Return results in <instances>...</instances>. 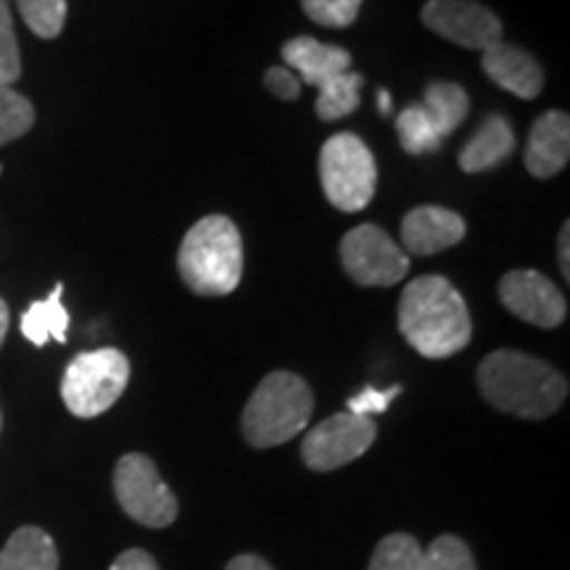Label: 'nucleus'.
I'll list each match as a JSON object with an SVG mask.
<instances>
[{"label": "nucleus", "instance_id": "12", "mask_svg": "<svg viewBox=\"0 0 570 570\" xmlns=\"http://www.w3.org/2000/svg\"><path fill=\"white\" fill-rule=\"evenodd\" d=\"M465 238V219L444 206H417L402 223V244L417 256H431Z\"/></svg>", "mask_w": 570, "mask_h": 570}, {"label": "nucleus", "instance_id": "22", "mask_svg": "<svg viewBox=\"0 0 570 570\" xmlns=\"http://www.w3.org/2000/svg\"><path fill=\"white\" fill-rule=\"evenodd\" d=\"M35 125V109L11 85H0V146L19 140Z\"/></svg>", "mask_w": 570, "mask_h": 570}, {"label": "nucleus", "instance_id": "14", "mask_svg": "<svg viewBox=\"0 0 570 570\" xmlns=\"http://www.w3.org/2000/svg\"><path fill=\"white\" fill-rule=\"evenodd\" d=\"M570 119L566 111H547L533 122L525 146V169L539 180L554 177L568 167Z\"/></svg>", "mask_w": 570, "mask_h": 570}, {"label": "nucleus", "instance_id": "31", "mask_svg": "<svg viewBox=\"0 0 570 570\" xmlns=\"http://www.w3.org/2000/svg\"><path fill=\"white\" fill-rule=\"evenodd\" d=\"M570 227L568 223L562 225L560 230V238H558V259H560V267H562V275H566V281L570 277V262H568V246H570Z\"/></svg>", "mask_w": 570, "mask_h": 570}, {"label": "nucleus", "instance_id": "30", "mask_svg": "<svg viewBox=\"0 0 570 570\" xmlns=\"http://www.w3.org/2000/svg\"><path fill=\"white\" fill-rule=\"evenodd\" d=\"M227 570H273L267 560H262L259 554H238V558L230 560Z\"/></svg>", "mask_w": 570, "mask_h": 570}, {"label": "nucleus", "instance_id": "20", "mask_svg": "<svg viewBox=\"0 0 570 570\" xmlns=\"http://www.w3.org/2000/svg\"><path fill=\"white\" fill-rule=\"evenodd\" d=\"M362 85H365V77L356 75V71H346V75L333 77L331 82L317 88V117L323 119V122H336V119H344L352 111H356Z\"/></svg>", "mask_w": 570, "mask_h": 570}, {"label": "nucleus", "instance_id": "21", "mask_svg": "<svg viewBox=\"0 0 570 570\" xmlns=\"http://www.w3.org/2000/svg\"><path fill=\"white\" fill-rule=\"evenodd\" d=\"M367 570H423V547L410 533H391L375 547Z\"/></svg>", "mask_w": 570, "mask_h": 570}, {"label": "nucleus", "instance_id": "11", "mask_svg": "<svg viewBox=\"0 0 570 570\" xmlns=\"http://www.w3.org/2000/svg\"><path fill=\"white\" fill-rule=\"evenodd\" d=\"M499 298L512 315L537 327H558L568 315L566 296L537 269H512L499 283Z\"/></svg>", "mask_w": 570, "mask_h": 570}, {"label": "nucleus", "instance_id": "8", "mask_svg": "<svg viewBox=\"0 0 570 570\" xmlns=\"http://www.w3.org/2000/svg\"><path fill=\"white\" fill-rule=\"evenodd\" d=\"M341 262L346 275L360 285L389 288L410 273L407 254L377 225H360L341 240Z\"/></svg>", "mask_w": 570, "mask_h": 570}, {"label": "nucleus", "instance_id": "34", "mask_svg": "<svg viewBox=\"0 0 570 570\" xmlns=\"http://www.w3.org/2000/svg\"><path fill=\"white\" fill-rule=\"evenodd\" d=\"M0 428H3V415H0Z\"/></svg>", "mask_w": 570, "mask_h": 570}, {"label": "nucleus", "instance_id": "6", "mask_svg": "<svg viewBox=\"0 0 570 570\" xmlns=\"http://www.w3.org/2000/svg\"><path fill=\"white\" fill-rule=\"evenodd\" d=\"M320 180L325 198L341 212H362L373 202L377 169L375 159L352 132H338L325 140L320 151Z\"/></svg>", "mask_w": 570, "mask_h": 570}, {"label": "nucleus", "instance_id": "28", "mask_svg": "<svg viewBox=\"0 0 570 570\" xmlns=\"http://www.w3.org/2000/svg\"><path fill=\"white\" fill-rule=\"evenodd\" d=\"M265 85L275 98H283V101H296L298 92H302V82H298V77L288 67L267 69Z\"/></svg>", "mask_w": 570, "mask_h": 570}, {"label": "nucleus", "instance_id": "29", "mask_svg": "<svg viewBox=\"0 0 570 570\" xmlns=\"http://www.w3.org/2000/svg\"><path fill=\"white\" fill-rule=\"evenodd\" d=\"M109 570H159L156 560L142 550H127L111 562Z\"/></svg>", "mask_w": 570, "mask_h": 570}, {"label": "nucleus", "instance_id": "10", "mask_svg": "<svg viewBox=\"0 0 570 570\" xmlns=\"http://www.w3.org/2000/svg\"><path fill=\"white\" fill-rule=\"evenodd\" d=\"M423 24L439 38L470 51H487L502 40V21L475 0H428L423 6Z\"/></svg>", "mask_w": 570, "mask_h": 570}, {"label": "nucleus", "instance_id": "13", "mask_svg": "<svg viewBox=\"0 0 570 570\" xmlns=\"http://www.w3.org/2000/svg\"><path fill=\"white\" fill-rule=\"evenodd\" d=\"M481 63L491 82L512 92V96L523 98V101L537 98L544 88V71H541L539 61L529 51L510 46V42L499 40L489 46L481 56Z\"/></svg>", "mask_w": 570, "mask_h": 570}, {"label": "nucleus", "instance_id": "16", "mask_svg": "<svg viewBox=\"0 0 570 570\" xmlns=\"http://www.w3.org/2000/svg\"><path fill=\"white\" fill-rule=\"evenodd\" d=\"M515 151V132L504 117H489L479 132L460 151L462 173L475 175L499 167Z\"/></svg>", "mask_w": 570, "mask_h": 570}, {"label": "nucleus", "instance_id": "24", "mask_svg": "<svg viewBox=\"0 0 570 570\" xmlns=\"http://www.w3.org/2000/svg\"><path fill=\"white\" fill-rule=\"evenodd\" d=\"M423 570H475V560L465 541L444 533L423 550Z\"/></svg>", "mask_w": 570, "mask_h": 570}, {"label": "nucleus", "instance_id": "17", "mask_svg": "<svg viewBox=\"0 0 570 570\" xmlns=\"http://www.w3.org/2000/svg\"><path fill=\"white\" fill-rule=\"evenodd\" d=\"M0 570H59L53 539L38 525H21L0 550Z\"/></svg>", "mask_w": 570, "mask_h": 570}, {"label": "nucleus", "instance_id": "25", "mask_svg": "<svg viewBox=\"0 0 570 570\" xmlns=\"http://www.w3.org/2000/svg\"><path fill=\"white\" fill-rule=\"evenodd\" d=\"M365 0H302V9L320 27L344 30L354 24Z\"/></svg>", "mask_w": 570, "mask_h": 570}, {"label": "nucleus", "instance_id": "32", "mask_svg": "<svg viewBox=\"0 0 570 570\" xmlns=\"http://www.w3.org/2000/svg\"><path fill=\"white\" fill-rule=\"evenodd\" d=\"M377 109H381L383 117H391V109H394V101H391L389 90H377Z\"/></svg>", "mask_w": 570, "mask_h": 570}, {"label": "nucleus", "instance_id": "5", "mask_svg": "<svg viewBox=\"0 0 570 570\" xmlns=\"http://www.w3.org/2000/svg\"><path fill=\"white\" fill-rule=\"evenodd\" d=\"M130 381V362L119 348L82 352L69 362L61 381V399L75 417L104 415L125 394Z\"/></svg>", "mask_w": 570, "mask_h": 570}, {"label": "nucleus", "instance_id": "18", "mask_svg": "<svg viewBox=\"0 0 570 570\" xmlns=\"http://www.w3.org/2000/svg\"><path fill=\"white\" fill-rule=\"evenodd\" d=\"M63 285L56 283L51 296L42 298V302H32L30 309L21 315V333L24 338L35 346H46L48 341H59L67 344V331H69V312L61 302Z\"/></svg>", "mask_w": 570, "mask_h": 570}, {"label": "nucleus", "instance_id": "3", "mask_svg": "<svg viewBox=\"0 0 570 570\" xmlns=\"http://www.w3.org/2000/svg\"><path fill=\"white\" fill-rule=\"evenodd\" d=\"M177 267L185 285L198 296H227L244 275V244L238 227L223 214L198 219L185 233Z\"/></svg>", "mask_w": 570, "mask_h": 570}, {"label": "nucleus", "instance_id": "19", "mask_svg": "<svg viewBox=\"0 0 570 570\" xmlns=\"http://www.w3.org/2000/svg\"><path fill=\"white\" fill-rule=\"evenodd\" d=\"M423 109L428 125L436 130L441 140L446 138L449 132H454L458 127L465 122L468 111H470V101L468 92L454 82H431L425 88V98L420 104Z\"/></svg>", "mask_w": 570, "mask_h": 570}, {"label": "nucleus", "instance_id": "26", "mask_svg": "<svg viewBox=\"0 0 570 570\" xmlns=\"http://www.w3.org/2000/svg\"><path fill=\"white\" fill-rule=\"evenodd\" d=\"M21 77L19 42L13 32L9 0H0V85H13Z\"/></svg>", "mask_w": 570, "mask_h": 570}, {"label": "nucleus", "instance_id": "33", "mask_svg": "<svg viewBox=\"0 0 570 570\" xmlns=\"http://www.w3.org/2000/svg\"><path fill=\"white\" fill-rule=\"evenodd\" d=\"M6 333H9V306L0 298V346H3Z\"/></svg>", "mask_w": 570, "mask_h": 570}, {"label": "nucleus", "instance_id": "15", "mask_svg": "<svg viewBox=\"0 0 570 570\" xmlns=\"http://www.w3.org/2000/svg\"><path fill=\"white\" fill-rule=\"evenodd\" d=\"M283 59L298 82L323 88L333 77L346 75L352 67V53L341 46H327L315 38H294L283 46Z\"/></svg>", "mask_w": 570, "mask_h": 570}, {"label": "nucleus", "instance_id": "35", "mask_svg": "<svg viewBox=\"0 0 570 570\" xmlns=\"http://www.w3.org/2000/svg\"><path fill=\"white\" fill-rule=\"evenodd\" d=\"M0 175H3V167H0Z\"/></svg>", "mask_w": 570, "mask_h": 570}, {"label": "nucleus", "instance_id": "1", "mask_svg": "<svg viewBox=\"0 0 570 570\" xmlns=\"http://www.w3.org/2000/svg\"><path fill=\"white\" fill-rule=\"evenodd\" d=\"M399 331L428 360H446L473 338L465 298L446 277L423 275L404 288L399 302Z\"/></svg>", "mask_w": 570, "mask_h": 570}, {"label": "nucleus", "instance_id": "9", "mask_svg": "<svg viewBox=\"0 0 570 570\" xmlns=\"http://www.w3.org/2000/svg\"><path fill=\"white\" fill-rule=\"evenodd\" d=\"M377 428L370 417L338 412L312 428L302 441V460L309 470L331 473L354 462L373 446Z\"/></svg>", "mask_w": 570, "mask_h": 570}, {"label": "nucleus", "instance_id": "4", "mask_svg": "<svg viewBox=\"0 0 570 570\" xmlns=\"http://www.w3.org/2000/svg\"><path fill=\"white\" fill-rule=\"evenodd\" d=\"M312 410H315V399L309 386L298 375L277 370V373H269L248 399L240 428L248 444L256 449L281 446L304 431Z\"/></svg>", "mask_w": 570, "mask_h": 570}, {"label": "nucleus", "instance_id": "2", "mask_svg": "<svg viewBox=\"0 0 570 570\" xmlns=\"http://www.w3.org/2000/svg\"><path fill=\"white\" fill-rule=\"evenodd\" d=\"M479 386L491 407L525 420H544L562 407L568 381L539 356L491 352L479 367Z\"/></svg>", "mask_w": 570, "mask_h": 570}, {"label": "nucleus", "instance_id": "7", "mask_svg": "<svg viewBox=\"0 0 570 570\" xmlns=\"http://www.w3.org/2000/svg\"><path fill=\"white\" fill-rule=\"evenodd\" d=\"M114 494L132 520L148 529H167L177 518V499L146 454H125L114 470Z\"/></svg>", "mask_w": 570, "mask_h": 570}, {"label": "nucleus", "instance_id": "23", "mask_svg": "<svg viewBox=\"0 0 570 570\" xmlns=\"http://www.w3.org/2000/svg\"><path fill=\"white\" fill-rule=\"evenodd\" d=\"M21 19L42 40L59 38L67 21V0H17Z\"/></svg>", "mask_w": 570, "mask_h": 570}, {"label": "nucleus", "instance_id": "27", "mask_svg": "<svg viewBox=\"0 0 570 570\" xmlns=\"http://www.w3.org/2000/svg\"><path fill=\"white\" fill-rule=\"evenodd\" d=\"M402 394V386H391V389H362L360 394H354L352 399L346 402V412H352V415H360V417H370V415H381V412H386L391 407V402Z\"/></svg>", "mask_w": 570, "mask_h": 570}]
</instances>
